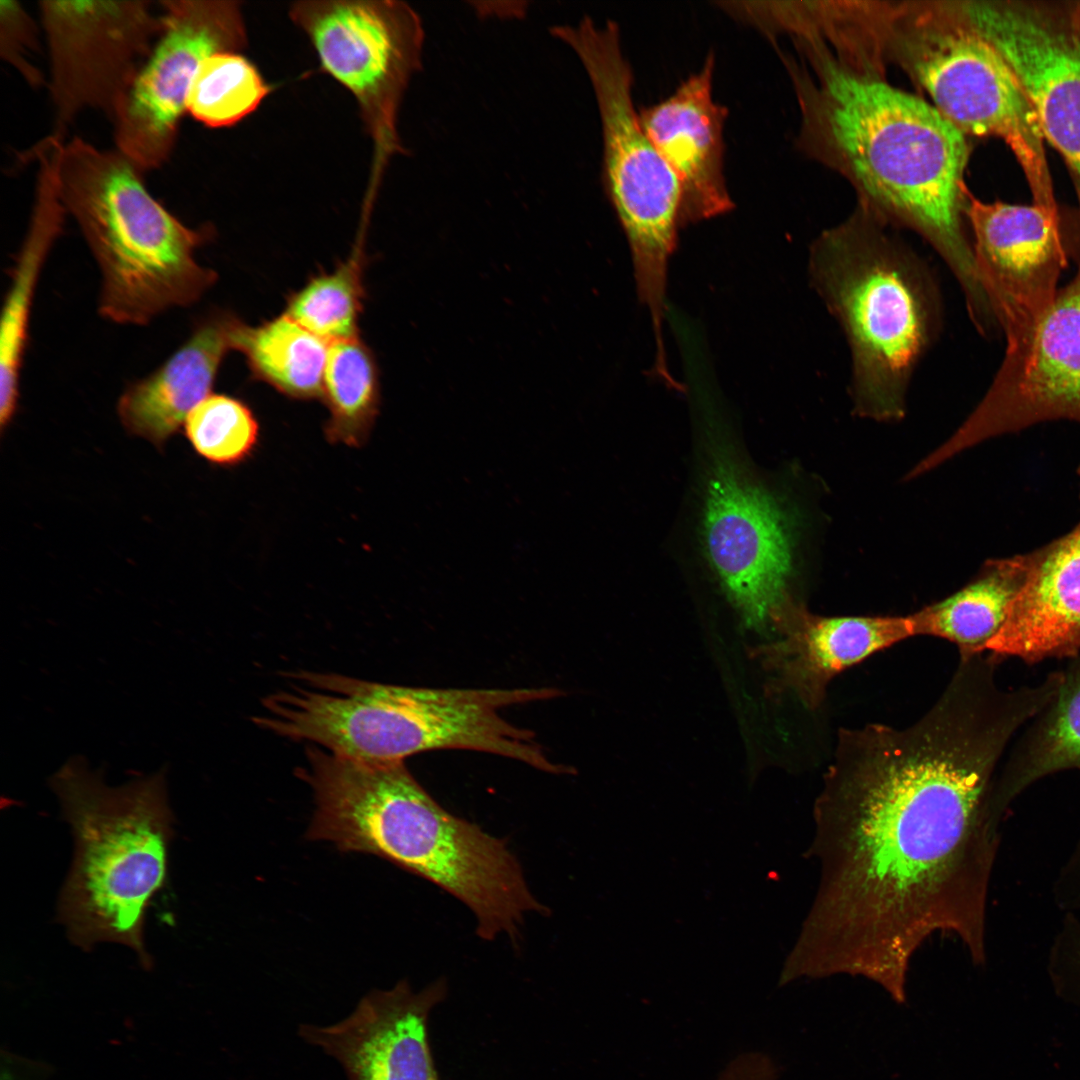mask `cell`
I'll return each mask as SVG.
<instances>
[{"label": "cell", "mask_w": 1080, "mask_h": 1080, "mask_svg": "<svg viewBox=\"0 0 1080 1080\" xmlns=\"http://www.w3.org/2000/svg\"><path fill=\"white\" fill-rule=\"evenodd\" d=\"M958 15L921 16L902 40L905 62L934 107L965 135L1011 149L1033 204L1058 213L1036 110L999 52Z\"/></svg>", "instance_id": "9c48e42d"}, {"label": "cell", "mask_w": 1080, "mask_h": 1080, "mask_svg": "<svg viewBox=\"0 0 1080 1080\" xmlns=\"http://www.w3.org/2000/svg\"><path fill=\"white\" fill-rule=\"evenodd\" d=\"M706 472L702 521L706 558L743 623L763 629L791 599V520L727 442L710 440Z\"/></svg>", "instance_id": "8fae6325"}, {"label": "cell", "mask_w": 1080, "mask_h": 1080, "mask_svg": "<svg viewBox=\"0 0 1080 1080\" xmlns=\"http://www.w3.org/2000/svg\"><path fill=\"white\" fill-rule=\"evenodd\" d=\"M777 637L754 648L770 676L768 692L790 694L818 709L830 682L846 669L910 637L908 616H822L789 599L771 618Z\"/></svg>", "instance_id": "ac0fdd59"}, {"label": "cell", "mask_w": 1080, "mask_h": 1080, "mask_svg": "<svg viewBox=\"0 0 1080 1080\" xmlns=\"http://www.w3.org/2000/svg\"><path fill=\"white\" fill-rule=\"evenodd\" d=\"M239 321L230 313L211 315L159 368L130 383L116 406L126 432L163 450L193 408L212 394L220 366L234 350Z\"/></svg>", "instance_id": "44dd1931"}, {"label": "cell", "mask_w": 1080, "mask_h": 1080, "mask_svg": "<svg viewBox=\"0 0 1080 1080\" xmlns=\"http://www.w3.org/2000/svg\"><path fill=\"white\" fill-rule=\"evenodd\" d=\"M1 57L13 65L33 87L43 83L41 72L29 57L38 50L35 25L15 1H0Z\"/></svg>", "instance_id": "f546056e"}, {"label": "cell", "mask_w": 1080, "mask_h": 1080, "mask_svg": "<svg viewBox=\"0 0 1080 1080\" xmlns=\"http://www.w3.org/2000/svg\"><path fill=\"white\" fill-rule=\"evenodd\" d=\"M158 41L141 65L112 119L118 150L142 172L170 156L201 62L248 43L238 1L166 0Z\"/></svg>", "instance_id": "7c38bea8"}, {"label": "cell", "mask_w": 1080, "mask_h": 1080, "mask_svg": "<svg viewBox=\"0 0 1080 1080\" xmlns=\"http://www.w3.org/2000/svg\"><path fill=\"white\" fill-rule=\"evenodd\" d=\"M55 109L51 136L62 140L86 108L110 118L162 29L151 1H42Z\"/></svg>", "instance_id": "4fadbf2b"}, {"label": "cell", "mask_w": 1080, "mask_h": 1080, "mask_svg": "<svg viewBox=\"0 0 1080 1080\" xmlns=\"http://www.w3.org/2000/svg\"><path fill=\"white\" fill-rule=\"evenodd\" d=\"M959 10L1017 76L1080 201V25L1020 2L968 1Z\"/></svg>", "instance_id": "2e32d148"}, {"label": "cell", "mask_w": 1080, "mask_h": 1080, "mask_svg": "<svg viewBox=\"0 0 1080 1080\" xmlns=\"http://www.w3.org/2000/svg\"><path fill=\"white\" fill-rule=\"evenodd\" d=\"M142 174L119 150L80 138L63 144L57 162L60 199L101 273L99 313L123 325L193 305L217 280L195 257L214 228L183 224L149 194Z\"/></svg>", "instance_id": "52a82bcc"}, {"label": "cell", "mask_w": 1080, "mask_h": 1080, "mask_svg": "<svg viewBox=\"0 0 1080 1080\" xmlns=\"http://www.w3.org/2000/svg\"><path fill=\"white\" fill-rule=\"evenodd\" d=\"M368 223L361 230L350 255L330 272L312 276L287 299L284 313L326 340L353 337L365 298V237Z\"/></svg>", "instance_id": "4316f807"}, {"label": "cell", "mask_w": 1080, "mask_h": 1080, "mask_svg": "<svg viewBox=\"0 0 1080 1080\" xmlns=\"http://www.w3.org/2000/svg\"><path fill=\"white\" fill-rule=\"evenodd\" d=\"M270 92L249 59L239 52H218L196 71L186 111L209 128L231 127L256 111Z\"/></svg>", "instance_id": "83f0119b"}, {"label": "cell", "mask_w": 1080, "mask_h": 1080, "mask_svg": "<svg viewBox=\"0 0 1080 1080\" xmlns=\"http://www.w3.org/2000/svg\"><path fill=\"white\" fill-rule=\"evenodd\" d=\"M166 771L111 787L101 770L75 756L48 780L74 839L59 920L84 950L122 944L146 967V911L166 882L173 837Z\"/></svg>", "instance_id": "8992f818"}, {"label": "cell", "mask_w": 1080, "mask_h": 1080, "mask_svg": "<svg viewBox=\"0 0 1080 1080\" xmlns=\"http://www.w3.org/2000/svg\"><path fill=\"white\" fill-rule=\"evenodd\" d=\"M1058 419L1080 423V254L1028 343L1004 355L983 399L927 463L935 468L988 438Z\"/></svg>", "instance_id": "5bb4252c"}, {"label": "cell", "mask_w": 1080, "mask_h": 1080, "mask_svg": "<svg viewBox=\"0 0 1080 1080\" xmlns=\"http://www.w3.org/2000/svg\"><path fill=\"white\" fill-rule=\"evenodd\" d=\"M966 218L978 275L1005 354L1024 347L1052 307L1066 267L1058 214L1035 204L986 203L968 193Z\"/></svg>", "instance_id": "9a60e30c"}, {"label": "cell", "mask_w": 1080, "mask_h": 1080, "mask_svg": "<svg viewBox=\"0 0 1080 1080\" xmlns=\"http://www.w3.org/2000/svg\"><path fill=\"white\" fill-rule=\"evenodd\" d=\"M549 33L576 54L591 82L602 128L603 186L629 243L639 299L654 334L662 335L667 268L680 226L678 180L641 125L618 24L584 16L552 25Z\"/></svg>", "instance_id": "ba28073f"}, {"label": "cell", "mask_w": 1080, "mask_h": 1080, "mask_svg": "<svg viewBox=\"0 0 1080 1080\" xmlns=\"http://www.w3.org/2000/svg\"><path fill=\"white\" fill-rule=\"evenodd\" d=\"M184 435L195 453L211 465L233 467L248 459L258 441L259 423L242 400L210 394L187 416Z\"/></svg>", "instance_id": "f1b7e54d"}, {"label": "cell", "mask_w": 1080, "mask_h": 1080, "mask_svg": "<svg viewBox=\"0 0 1080 1080\" xmlns=\"http://www.w3.org/2000/svg\"><path fill=\"white\" fill-rule=\"evenodd\" d=\"M484 4L488 7L484 6L481 2H471V5L479 16L490 17L493 16L496 11H498L499 14L497 15V17L504 19L514 17L520 18L521 16H524L526 14L528 6V3L526 2H510L509 5L505 9H503V7L494 8L492 6H489L487 2H484Z\"/></svg>", "instance_id": "d6a6232c"}, {"label": "cell", "mask_w": 1080, "mask_h": 1080, "mask_svg": "<svg viewBox=\"0 0 1080 1080\" xmlns=\"http://www.w3.org/2000/svg\"><path fill=\"white\" fill-rule=\"evenodd\" d=\"M808 275L847 339L854 413L900 420L914 371L942 328L930 266L863 211L814 240Z\"/></svg>", "instance_id": "277c9868"}, {"label": "cell", "mask_w": 1080, "mask_h": 1080, "mask_svg": "<svg viewBox=\"0 0 1080 1080\" xmlns=\"http://www.w3.org/2000/svg\"><path fill=\"white\" fill-rule=\"evenodd\" d=\"M1063 991L1068 1002L1080 1006V948L1071 955L1066 964Z\"/></svg>", "instance_id": "1f68e13d"}, {"label": "cell", "mask_w": 1080, "mask_h": 1080, "mask_svg": "<svg viewBox=\"0 0 1080 1080\" xmlns=\"http://www.w3.org/2000/svg\"><path fill=\"white\" fill-rule=\"evenodd\" d=\"M715 57L662 101L641 109V125L674 172L681 190L680 226L729 212L734 204L723 173L728 110L714 101Z\"/></svg>", "instance_id": "d6986e66"}, {"label": "cell", "mask_w": 1080, "mask_h": 1080, "mask_svg": "<svg viewBox=\"0 0 1080 1080\" xmlns=\"http://www.w3.org/2000/svg\"><path fill=\"white\" fill-rule=\"evenodd\" d=\"M820 72L830 138L874 210L921 235L956 278L970 319H986L991 306L965 227V134L934 105L882 81L830 61Z\"/></svg>", "instance_id": "7a4b0ae2"}, {"label": "cell", "mask_w": 1080, "mask_h": 1080, "mask_svg": "<svg viewBox=\"0 0 1080 1080\" xmlns=\"http://www.w3.org/2000/svg\"><path fill=\"white\" fill-rule=\"evenodd\" d=\"M289 17L309 38L321 68L354 96L374 145L367 197L374 199L389 160L406 154L400 107L422 67L425 30L404 1H299Z\"/></svg>", "instance_id": "30bf717a"}, {"label": "cell", "mask_w": 1080, "mask_h": 1080, "mask_svg": "<svg viewBox=\"0 0 1080 1080\" xmlns=\"http://www.w3.org/2000/svg\"><path fill=\"white\" fill-rule=\"evenodd\" d=\"M560 695L549 687L423 688L301 672L275 694L269 721L275 735L357 759L404 761L431 750L462 749L564 774L565 765L550 760L531 730L500 714Z\"/></svg>", "instance_id": "3957f363"}, {"label": "cell", "mask_w": 1080, "mask_h": 1080, "mask_svg": "<svg viewBox=\"0 0 1080 1080\" xmlns=\"http://www.w3.org/2000/svg\"><path fill=\"white\" fill-rule=\"evenodd\" d=\"M1029 718L1018 697L958 673L906 728L839 730L814 805L818 889L781 984L861 976L904 1003L910 962L934 934L986 963L992 791Z\"/></svg>", "instance_id": "6da1fadb"}, {"label": "cell", "mask_w": 1080, "mask_h": 1080, "mask_svg": "<svg viewBox=\"0 0 1080 1080\" xmlns=\"http://www.w3.org/2000/svg\"><path fill=\"white\" fill-rule=\"evenodd\" d=\"M1057 878L1068 901L1080 910V836L1058 868Z\"/></svg>", "instance_id": "4dcf8cb0"}, {"label": "cell", "mask_w": 1080, "mask_h": 1080, "mask_svg": "<svg viewBox=\"0 0 1080 1080\" xmlns=\"http://www.w3.org/2000/svg\"><path fill=\"white\" fill-rule=\"evenodd\" d=\"M328 828L339 850L382 857L461 900L483 939L505 932L515 941L525 913H547L506 841L446 811L404 761L351 774L334 797Z\"/></svg>", "instance_id": "5b68a950"}, {"label": "cell", "mask_w": 1080, "mask_h": 1080, "mask_svg": "<svg viewBox=\"0 0 1080 1080\" xmlns=\"http://www.w3.org/2000/svg\"><path fill=\"white\" fill-rule=\"evenodd\" d=\"M62 141L48 137L36 147L39 175L31 222L2 308L0 325V434L16 415L29 320L45 260L67 214L60 199L57 162Z\"/></svg>", "instance_id": "7402d4cb"}, {"label": "cell", "mask_w": 1080, "mask_h": 1080, "mask_svg": "<svg viewBox=\"0 0 1080 1080\" xmlns=\"http://www.w3.org/2000/svg\"><path fill=\"white\" fill-rule=\"evenodd\" d=\"M446 994L444 979L419 992L401 980L391 989L366 994L342 1020L301 1024L298 1034L334 1058L347 1080H439L427 1023Z\"/></svg>", "instance_id": "e0dca14e"}, {"label": "cell", "mask_w": 1080, "mask_h": 1080, "mask_svg": "<svg viewBox=\"0 0 1080 1080\" xmlns=\"http://www.w3.org/2000/svg\"><path fill=\"white\" fill-rule=\"evenodd\" d=\"M1027 570V554L987 561L968 585L911 614L916 636L947 640L957 646L960 656L986 653Z\"/></svg>", "instance_id": "cb8c5ba5"}, {"label": "cell", "mask_w": 1080, "mask_h": 1080, "mask_svg": "<svg viewBox=\"0 0 1080 1080\" xmlns=\"http://www.w3.org/2000/svg\"><path fill=\"white\" fill-rule=\"evenodd\" d=\"M1071 659L1056 694L1028 722L997 773L991 805L1000 824L1013 802L1036 782L1059 772L1080 771V652Z\"/></svg>", "instance_id": "603a6c76"}, {"label": "cell", "mask_w": 1080, "mask_h": 1080, "mask_svg": "<svg viewBox=\"0 0 1080 1080\" xmlns=\"http://www.w3.org/2000/svg\"><path fill=\"white\" fill-rule=\"evenodd\" d=\"M233 342L255 379L293 399L321 398L329 342L286 313L255 327L239 321Z\"/></svg>", "instance_id": "d4e9b609"}, {"label": "cell", "mask_w": 1080, "mask_h": 1080, "mask_svg": "<svg viewBox=\"0 0 1080 1080\" xmlns=\"http://www.w3.org/2000/svg\"><path fill=\"white\" fill-rule=\"evenodd\" d=\"M1025 580L987 652L1027 663L1080 652V522L1027 553Z\"/></svg>", "instance_id": "ffe728a7"}, {"label": "cell", "mask_w": 1080, "mask_h": 1080, "mask_svg": "<svg viewBox=\"0 0 1080 1080\" xmlns=\"http://www.w3.org/2000/svg\"><path fill=\"white\" fill-rule=\"evenodd\" d=\"M321 399L328 410L326 439L364 445L378 415L380 382L375 356L359 335L329 343Z\"/></svg>", "instance_id": "484cf974"}]
</instances>
